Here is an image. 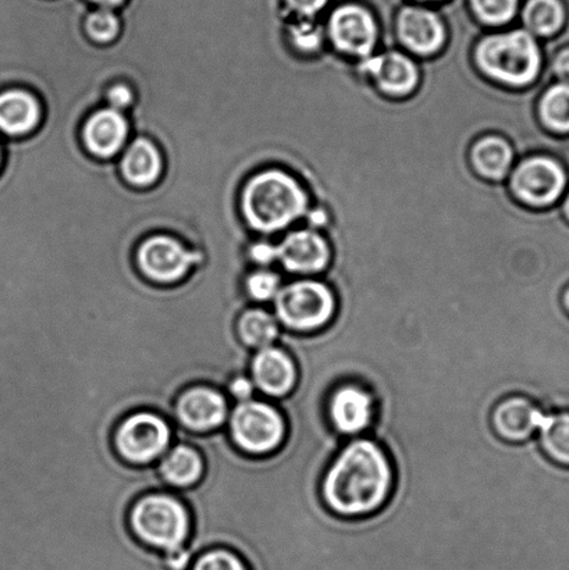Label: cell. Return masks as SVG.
Listing matches in <instances>:
<instances>
[{
	"label": "cell",
	"instance_id": "cell-1",
	"mask_svg": "<svg viewBox=\"0 0 569 570\" xmlns=\"http://www.w3.org/2000/svg\"><path fill=\"white\" fill-rule=\"evenodd\" d=\"M392 485V465L381 446L370 440H356L328 469L323 497L340 515H366L384 504Z\"/></svg>",
	"mask_w": 569,
	"mask_h": 570
},
{
	"label": "cell",
	"instance_id": "cell-2",
	"mask_svg": "<svg viewBox=\"0 0 569 570\" xmlns=\"http://www.w3.org/2000/svg\"><path fill=\"white\" fill-rule=\"evenodd\" d=\"M308 199L294 177L278 169L256 171L245 181L239 209L251 232L273 234L305 214Z\"/></svg>",
	"mask_w": 569,
	"mask_h": 570
},
{
	"label": "cell",
	"instance_id": "cell-3",
	"mask_svg": "<svg viewBox=\"0 0 569 570\" xmlns=\"http://www.w3.org/2000/svg\"><path fill=\"white\" fill-rule=\"evenodd\" d=\"M128 528L144 547L167 554L188 544L193 518L186 502L175 493L156 491L134 502L128 512Z\"/></svg>",
	"mask_w": 569,
	"mask_h": 570
},
{
	"label": "cell",
	"instance_id": "cell-4",
	"mask_svg": "<svg viewBox=\"0 0 569 570\" xmlns=\"http://www.w3.org/2000/svg\"><path fill=\"white\" fill-rule=\"evenodd\" d=\"M226 430L239 452L264 458L281 449L286 440L287 424L276 405L254 399L232 405Z\"/></svg>",
	"mask_w": 569,
	"mask_h": 570
},
{
	"label": "cell",
	"instance_id": "cell-5",
	"mask_svg": "<svg viewBox=\"0 0 569 570\" xmlns=\"http://www.w3.org/2000/svg\"><path fill=\"white\" fill-rule=\"evenodd\" d=\"M477 58L488 76L509 86H527L539 72L538 45L526 30L484 38L477 50Z\"/></svg>",
	"mask_w": 569,
	"mask_h": 570
},
{
	"label": "cell",
	"instance_id": "cell-6",
	"mask_svg": "<svg viewBox=\"0 0 569 570\" xmlns=\"http://www.w3.org/2000/svg\"><path fill=\"white\" fill-rule=\"evenodd\" d=\"M173 444L171 424L154 411L131 412L114 433L116 454L130 465H153Z\"/></svg>",
	"mask_w": 569,
	"mask_h": 570
},
{
	"label": "cell",
	"instance_id": "cell-7",
	"mask_svg": "<svg viewBox=\"0 0 569 570\" xmlns=\"http://www.w3.org/2000/svg\"><path fill=\"white\" fill-rule=\"evenodd\" d=\"M136 266L144 278L159 285L186 281L203 265V256L171 234L155 233L144 238L136 249Z\"/></svg>",
	"mask_w": 569,
	"mask_h": 570
},
{
	"label": "cell",
	"instance_id": "cell-8",
	"mask_svg": "<svg viewBox=\"0 0 569 570\" xmlns=\"http://www.w3.org/2000/svg\"><path fill=\"white\" fill-rule=\"evenodd\" d=\"M273 302L277 321L297 332L325 326L336 311L332 291L325 284L310 281L286 285Z\"/></svg>",
	"mask_w": 569,
	"mask_h": 570
},
{
	"label": "cell",
	"instance_id": "cell-9",
	"mask_svg": "<svg viewBox=\"0 0 569 570\" xmlns=\"http://www.w3.org/2000/svg\"><path fill=\"white\" fill-rule=\"evenodd\" d=\"M230 407V401L219 389L195 384L177 396L170 424H178L195 434L215 432L226 426Z\"/></svg>",
	"mask_w": 569,
	"mask_h": 570
},
{
	"label": "cell",
	"instance_id": "cell-10",
	"mask_svg": "<svg viewBox=\"0 0 569 570\" xmlns=\"http://www.w3.org/2000/svg\"><path fill=\"white\" fill-rule=\"evenodd\" d=\"M328 33L334 45L353 56H370L377 41L375 17L364 6L344 3L328 19Z\"/></svg>",
	"mask_w": 569,
	"mask_h": 570
},
{
	"label": "cell",
	"instance_id": "cell-11",
	"mask_svg": "<svg viewBox=\"0 0 569 570\" xmlns=\"http://www.w3.org/2000/svg\"><path fill=\"white\" fill-rule=\"evenodd\" d=\"M566 186L565 171L548 158H533L518 167L512 176V188L531 205H549L560 197Z\"/></svg>",
	"mask_w": 569,
	"mask_h": 570
},
{
	"label": "cell",
	"instance_id": "cell-12",
	"mask_svg": "<svg viewBox=\"0 0 569 570\" xmlns=\"http://www.w3.org/2000/svg\"><path fill=\"white\" fill-rule=\"evenodd\" d=\"M130 137V125L122 111L105 106L92 111L84 121L81 139L84 148L94 158L116 159Z\"/></svg>",
	"mask_w": 569,
	"mask_h": 570
},
{
	"label": "cell",
	"instance_id": "cell-13",
	"mask_svg": "<svg viewBox=\"0 0 569 570\" xmlns=\"http://www.w3.org/2000/svg\"><path fill=\"white\" fill-rule=\"evenodd\" d=\"M248 374L256 391L275 400L292 393L297 384V367L293 357L275 345L255 351L251 356Z\"/></svg>",
	"mask_w": 569,
	"mask_h": 570
},
{
	"label": "cell",
	"instance_id": "cell-14",
	"mask_svg": "<svg viewBox=\"0 0 569 570\" xmlns=\"http://www.w3.org/2000/svg\"><path fill=\"white\" fill-rule=\"evenodd\" d=\"M401 42L418 55H432L445 41L442 20L432 10L420 6H405L398 14Z\"/></svg>",
	"mask_w": 569,
	"mask_h": 570
},
{
	"label": "cell",
	"instance_id": "cell-15",
	"mask_svg": "<svg viewBox=\"0 0 569 570\" xmlns=\"http://www.w3.org/2000/svg\"><path fill=\"white\" fill-rule=\"evenodd\" d=\"M42 106L36 95L24 88L0 92V136H31L41 125Z\"/></svg>",
	"mask_w": 569,
	"mask_h": 570
},
{
	"label": "cell",
	"instance_id": "cell-16",
	"mask_svg": "<svg viewBox=\"0 0 569 570\" xmlns=\"http://www.w3.org/2000/svg\"><path fill=\"white\" fill-rule=\"evenodd\" d=\"M276 248L277 261L282 262L287 272H321L328 262L327 244L315 232L301 230L288 234Z\"/></svg>",
	"mask_w": 569,
	"mask_h": 570
},
{
	"label": "cell",
	"instance_id": "cell-17",
	"mask_svg": "<svg viewBox=\"0 0 569 570\" xmlns=\"http://www.w3.org/2000/svg\"><path fill=\"white\" fill-rule=\"evenodd\" d=\"M119 170L128 186L137 189L153 188L164 173V158L149 138L136 137L122 154Z\"/></svg>",
	"mask_w": 569,
	"mask_h": 570
},
{
	"label": "cell",
	"instance_id": "cell-18",
	"mask_svg": "<svg viewBox=\"0 0 569 570\" xmlns=\"http://www.w3.org/2000/svg\"><path fill=\"white\" fill-rule=\"evenodd\" d=\"M159 476L170 490H187L200 482L205 474L203 454L195 446L173 443L156 462Z\"/></svg>",
	"mask_w": 569,
	"mask_h": 570
},
{
	"label": "cell",
	"instance_id": "cell-19",
	"mask_svg": "<svg viewBox=\"0 0 569 570\" xmlns=\"http://www.w3.org/2000/svg\"><path fill=\"white\" fill-rule=\"evenodd\" d=\"M328 411L339 432L361 433L372 421V396L356 385H345L333 394Z\"/></svg>",
	"mask_w": 569,
	"mask_h": 570
},
{
	"label": "cell",
	"instance_id": "cell-20",
	"mask_svg": "<svg viewBox=\"0 0 569 570\" xmlns=\"http://www.w3.org/2000/svg\"><path fill=\"white\" fill-rule=\"evenodd\" d=\"M545 412L533 402L516 396L501 402L493 413L494 429L501 438L511 441L528 440L538 433Z\"/></svg>",
	"mask_w": 569,
	"mask_h": 570
},
{
	"label": "cell",
	"instance_id": "cell-21",
	"mask_svg": "<svg viewBox=\"0 0 569 570\" xmlns=\"http://www.w3.org/2000/svg\"><path fill=\"white\" fill-rule=\"evenodd\" d=\"M364 69L375 78L384 92L403 95L414 89L418 71L414 63L404 55L390 52L379 58L367 59Z\"/></svg>",
	"mask_w": 569,
	"mask_h": 570
},
{
	"label": "cell",
	"instance_id": "cell-22",
	"mask_svg": "<svg viewBox=\"0 0 569 570\" xmlns=\"http://www.w3.org/2000/svg\"><path fill=\"white\" fill-rule=\"evenodd\" d=\"M236 333L244 346L251 351H259L275 344L281 337V326L276 316L264 307L248 306L237 318Z\"/></svg>",
	"mask_w": 569,
	"mask_h": 570
},
{
	"label": "cell",
	"instance_id": "cell-23",
	"mask_svg": "<svg viewBox=\"0 0 569 570\" xmlns=\"http://www.w3.org/2000/svg\"><path fill=\"white\" fill-rule=\"evenodd\" d=\"M538 433L545 454L559 465L569 468V412L545 413Z\"/></svg>",
	"mask_w": 569,
	"mask_h": 570
},
{
	"label": "cell",
	"instance_id": "cell-24",
	"mask_svg": "<svg viewBox=\"0 0 569 570\" xmlns=\"http://www.w3.org/2000/svg\"><path fill=\"white\" fill-rule=\"evenodd\" d=\"M472 161L482 176L499 180L510 169L512 149L503 139L488 137L478 142L475 148H473Z\"/></svg>",
	"mask_w": 569,
	"mask_h": 570
},
{
	"label": "cell",
	"instance_id": "cell-25",
	"mask_svg": "<svg viewBox=\"0 0 569 570\" xmlns=\"http://www.w3.org/2000/svg\"><path fill=\"white\" fill-rule=\"evenodd\" d=\"M522 20L528 30L537 36H553L565 24V4L561 0H528L522 11Z\"/></svg>",
	"mask_w": 569,
	"mask_h": 570
},
{
	"label": "cell",
	"instance_id": "cell-26",
	"mask_svg": "<svg viewBox=\"0 0 569 570\" xmlns=\"http://www.w3.org/2000/svg\"><path fill=\"white\" fill-rule=\"evenodd\" d=\"M84 30L94 43H114L121 32V19L117 11L105 8H95L88 11L84 20Z\"/></svg>",
	"mask_w": 569,
	"mask_h": 570
},
{
	"label": "cell",
	"instance_id": "cell-27",
	"mask_svg": "<svg viewBox=\"0 0 569 570\" xmlns=\"http://www.w3.org/2000/svg\"><path fill=\"white\" fill-rule=\"evenodd\" d=\"M542 117L551 130L569 131V86L560 83L546 92L540 105Z\"/></svg>",
	"mask_w": 569,
	"mask_h": 570
},
{
	"label": "cell",
	"instance_id": "cell-28",
	"mask_svg": "<svg viewBox=\"0 0 569 570\" xmlns=\"http://www.w3.org/2000/svg\"><path fill=\"white\" fill-rule=\"evenodd\" d=\"M188 570H251L247 561L228 547H212L194 558Z\"/></svg>",
	"mask_w": 569,
	"mask_h": 570
},
{
	"label": "cell",
	"instance_id": "cell-29",
	"mask_svg": "<svg viewBox=\"0 0 569 570\" xmlns=\"http://www.w3.org/2000/svg\"><path fill=\"white\" fill-rule=\"evenodd\" d=\"M281 277L271 271L258 269L248 272L244 278V291L249 302L266 304L275 301L281 291Z\"/></svg>",
	"mask_w": 569,
	"mask_h": 570
},
{
	"label": "cell",
	"instance_id": "cell-30",
	"mask_svg": "<svg viewBox=\"0 0 569 570\" xmlns=\"http://www.w3.org/2000/svg\"><path fill=\"white\" fill-rule=\"evenodd\" d=\"M473 13L487 24H507L517 13L520 0H470Z\"/></svg>",
	"mask_w": 569,
	"mask_h": 570
},
{
	"label": "cell",
	"instance_id": "cell-31",
	"mask_svg": "<svg viewBox=\"0 0 569 570\" xmlns=\"http://www.w3.org/2000/svg\"><path fill=\"white\" fill-rule=\"evenodd\" d=\"M290 38L295 47L303 50H315L321 47L322 33L320 28L311 22L300 21L290 30Z\"/></svg>",
	"mask_w": 569,
	"mask_h": 570
},
{
	"label": "cell",
	"instance_id": "cell-32",
	"mask_svg": "<svg viewBox=\"0 0 569 570\" xmlns=\"http://www.w3.org/2000/svg\"><path fill=\"white\" fill-rule=\"evenodd\" d=\"M255 384L249 374H237L230 382H228L225 390L227 400L230 404H239V402H247L255 399Z\"/></svg>",
	"mask_w": 569,
	"mask_h": 570
},
{
	"label": "cell",
	"instance_id": "cell-33",
	"mask_svg": "<svg viewBox=\"0 0 569 570\" xmlns=\"http://www.w3.org/2000/svg\"><path fill=\"white\" fill-rule=\"evenodd\" d=\"M136 102V91L128 83L117 82L106 92V106L117 111L130 110Z\"/></svg>",
	"mask_w": 569,
	"mask_h": 570
},
{
	"label": "cell",
	"instance_id": "cell-34",
	"mask_svg": "<svg viewBox=\"0 0 569 570\" xmlns=\"http://www.w3.org/2000/svg\"><path fill=\"white\" fill-rule=\"evenodd\" d=\"M247 258L251 264L258 265L261 269H265L266 266L277 261V248L273 247L269 243L249 244Z\"/></svg>",
	"mask_w": 569,
	"mask_h": 570
},
{
	"label": "cell",
	"instance_id": "cell-35",
	"mask_svg": "<svg viewBox=\"0 0 569 570\" xmlns=\"http://www.w3.org/2000/svg\"><path fill=\"white\" fill-rule=\"evenodd\" d=\"M284 3L301 17H314L326 8L328 0H284Z\"/></svg>",
	"mask_w": 569,
	"mask_h": 570
},
{
	"label": "cell",
	"instance_id": "cell-36",
	"mask_svg": "<svg viewBox=\"0 0 569 570\" xmlns=\"http://www.w3.org/2000/svg\"><path fill=\"white\" fill-rule=\"evenodd\" d=\"M553 69L562 83L569 86V49L562 50L561 53L557 55Z\"/></svg>",
	"mask_w": 569,
	"mask_h": 570
},
{
	"label": "cell",
	"instance_id": "cell-37",
	"mask_svg": "<svg viewBox=\"0 0 569 570\" xmlns=\"http://www.w3.org/2000/svg\"><path fill=\"white\" fill-rule=\"evenodd\" d=\"M87 2L97 6V8L116 10L125 8L128 0H87Z\"/></svg>",
	"mask_w": 569,
	"mask_h": 570
},
{
	"label": "cell",
	"instance_id": "cell-38",
	"mask_svg": "<svg viewBox=\"0 0 569 570\" xmlns=\"http://www.w3.org/2000/svg\"><path fill=\"white\" fill-rule=\"evenodd\" d=\"M565 306H566L567 312L569 313V288L566 291V294H565Z\"/></svg>",
	"mask_w": 569,
	"mask_h": 570
},
{
	"label": "cell",
	"instance_id": "cell-39",
	"mask_svg": "<svg viewBox=\"0 0 569 570\" xmlns=\"http://www.w3.org/2000/svg\"><path fill=\"white\" fill-rule=\"evenodd\" d=\"M2 160H3V150H2V144H0V167H2Z\"/></svg>",
	"mask_w": 569,
	"mask_h": 570
},
{
	"label": "cell",
	"instance_id": "cell-40",
	"mask_svg": "<svg viewBox=\"0 0 569 570\" xmlns=\"http://www.w3.org/2000/svg\"><path fill=\"white\" fill-rule=\"evenodd\" d=\"M565 209H566V214H567L568 219H569V197H568V199H567V203H566Z\"/></svg>",
	"mask_w": 569,
	"mask_h": 570
},
{
	"label": "cell",
	"instance_id": "cell-41",
	"mask_svg": "<svg viewBox=\"0 0 569 570\" xmlns=\"http://www.w3.org/2000/svg\"><path fill=\"white\" fill-rule=\"evenodd\" d=\"M420 2H440V0H420Z\"/></svg>",
	"mask_w": 569,
	"mask_h": 570
},
{
	"label": "cell",
	"instance_id": "cell-42",
	"mask_svg": "<svg viewBox=\"0 0 569 570\" xmlns=\"http://www.w3.org/2000/svg\"><path fill=\"white\" fill-rule=\"evenodd\" d=\"M141 278H143V277H141ZM136 282H138V281H136ZM136 282H133V283H136ZM133 283H131V284H133ZM128 284H130V283H128ZM122 285H126V284H122ZM114 287H119V285H114ZM92 288H105V287H92Z\"/></svg>",
	"mask_w": 569,
	"mask_h": 570
}]
</instances>
